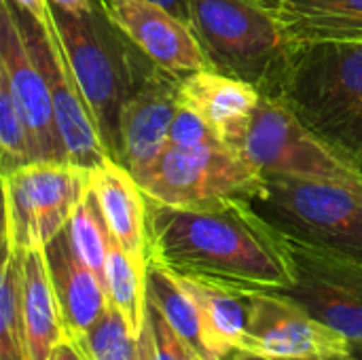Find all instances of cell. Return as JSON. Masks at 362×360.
Here are the masks:
<instances>
[{
	"label": "cell",
	"instance_id": "obj_30",
	"mask_svg": "<svg viewBox=\"0 0 362 360\" xmlns=\"http://www.w3.org/2000/svg\"><path fill=\"white\" fill-rule=\"evenodd\" d=\"M47 360H89L87 354L76 346V342H72L70 337L62 339L49 354Z\"/></svg>",
	"mask_w": 362,
	"mask_h": 360
},
{
	"label": "cell",
	"instance_id": "obj_20",
	"mask_svg": "<svg viewBox=\"0 0 362 360\" xmlns=\"http://www.w3.org/2000/svg\"><path fill=\"white\" fill-rule=\"evenodd\" d=\"M176 278L199 308L214 360H238L248 354V297L210 282Z\"/></svg>",
	"mask_w": 362,
	"mask_h": 360
},
{
	"label": "cell",
	"instance_id": "obj_23",
	"mask_svg": "<svg viewBox=\"0 0 362 360\" xmlns=\"http://www.w3.org/2000/svg\"><path fill=\"white\" fill-rule=\"evenodd\" d=\"M0 360H30L21 312V252L2 246L0 269Z\"/></svg>",
	"mask_w": 362,
	"mask_h": 360
},
{
	"label": "cell",
	"instance_id": "obj_2",
	"mask_svg": "<svg viewBox=\"0 0 362 360\" xmlns=\"http://www.w3.org/2000/svg\"><path fill=\"white\" fill-rule=\"evenodd\" d=\"M51 17L106 153L119 161L123 104L157 64L112 23L98 0L78 13L51 4Z\"/></svg>",
	"mask_w": 362,
	"mask_h": 360
},
{
	"label": "cell",
	"instance_id": "obj_21",
	"mask_svg": "<svg viewBox=\"0 0 362 360\" xmlns=\"http://www.w3.org/2000/svg\"><path fill=\"white\" fill-rule=\"evenodd\" d=\"M146 301L153 303L172 329L206 360H214L197 303L180 280L157 263L146 267Z\"/></svg>",
	"mask_w": 362,
	"mask_h": 360
},
{
	"label": "cell",
	"instance_id": "obj_34",
	"mask_svg": "<svg viewBox=\"0 0 362 360\" xmlns=\"http://www.w3.org/2000/svg\"><path fill=\"white\" fill-rule=\"evenodd\" d=\"M301 360H362L356 352H333V354H325V356H316V359H301Z\"/></svg>",
	"mask_w": 362,
	"mask_h": 360
},
{
	"label": "cell",
	"instance_id": "obj_29",
	"mask_svg": "<svg viewBox=\"0 0 362 360\" xmlns=\"http://www.w3.org/2000/svg\"><path fill=\"white\" fill-rule=\"evenodd\" d=\"M15 6L32 15L40 25H47L51 19V0H11Z\"/></svg>",
	"mask_w": 362,
	"mask_h": 360
},
{
	"label": "cell",
	"instance_id": "obj_11",
	"mask_svg": "<svg viewBox=\"0 0 362 360\" xmlns=\"http://www.w3.org/2000/svg\"><path fill=\"white\" fill-rule=\"evenodd\" d=\"M248 297V354L274 360L316 359L350 352L352 342L320 323L301 303L278 291L244 293Z\"/></svg>",
	"mask_w": 362,
	"mask_h": 360
},
{
	"label": "cell",
	"instance_id": "obj_12",
	"mask_svg": "<svg viewBox=\"0 0 362 360\" xmlns=\"http://www.w3.org/2000/svg\"><path fill=\"white\" fill-rule=\"evenodd\" d=\"M0 6V74L6 79L28 125L34 161H66L51 91L23 38L17 8L11 0H2Z\"/></svg>",
	"mask_w": 362,
	"mask_h": 360
},
{
	"label": "cell",
	"instance_id": "obj_4",
	"mask_svg": "<svg viewBox=\"0 0 362 360\" xmlns=\"http://www.w3.org/2000/svg\"><path fill=\"white\" fill-rule=\"evenodd\" d=\"M189 25L210 70L278 98L293 45L265 6L252 0H189Z\"/></svg>",
	"mask_w": 362,
	"mask_h": 360
},
{
	"label": "cell",
	"instance_id": "obj_33",
	"mask_svg": "<svg viewBox=\"0 0 362 360\" xmlns=\"http://www.w3.org/2000/svg\"><path fill=\"white\" fill-rule=\"evenodd\" d=\"M51 4L64 8V11H72V13H78V11H87L95 4V0H51Z\"/></svg>",
	"mask_w": 362,
	"mask_h": 360
},
{
	"label": "cell",
	"instance_id": "obj_14",
	"mask_svg": "<svg viewBox=\"0 0 362 360\" xmlns=\"http://www.w3.org/2000/svg\"><path fill=\"white\" fill-rule=\"evenodd\" d=\"M182 79L155 66L121 110V157L132 174L153 163L170 142V127L180 106Z\"/></svg>",
	"mask_w": 362,
	"mask_h": 360
},
{
	"label": "cell",
	"instance_id": "obj_37",
	"mask_svg": "<svg viewBox=\"0 0 362 360\" xmlns=\"http://www.w3.org/2000/svg\"><path fill=\"white\" fill-rule=\"evenodd\" d=\"M352 352H356L358 356H362V344H354L352 346Z\"/></svg>",
	"mask_w": 362,
	"mask_h": 360
},
{
	"label": "cell",
	"instance_id": "obj_19",
	"mask_svg": "<svg viewBox=\"0 0 362 360\" xmlns=\"http://www.w3.org/2000/svg\"><path fill=\"white\" fill-rule=\"evenodd\" d=\"M21 312L28 359L47 360L51 350L66 339V331L49 278L45 246L21 252Z\"/></svg>",
	"mask_w": 362,
	"mask_h": 360
},
{
	"label": "cell",
	"instance_id": "obj_24",
	"mask_svg": "<svg viewBox=\"0 0 362 360\" xmlns=\"http://www.w3.org/2000/svg\"><path fill=\"white\" fill-rule=\"evenodd\" d=\"M68 236L72 240V246L76 255L83 259L85 265H89L95 276L106 286V261H108V248H110V229L102 216V210L89 189L83 204L76 208L68 223Z\"/></svg>",
	"mask_w": 362,
	"mask_h": 360
},
{
	"label": "cell",
	"instance_id": "obj_36",
	"mask_svg": "<svg viewBox=\"0 0 362 360\" xmlns=\"http://www.w3.org/2000/svg\"><path fill=\"white\" fill-rule=\"evenodd\" d=\"M252 2H257V4H261V6H265V8H269L274 0H252Z\"/></svg>",
	"mask_w": 362,
	"mask_h": 360
},
{
	"label": "cell",
	"instance_id": "obj_28",
	"mask_svg": "<svg viewBox=\"0 0 362 360\" xmlns=\"http://www.w3.org/2000/svg\"><path fill=\"white\" fill-rule=\"evenodd\" d=\"M221 142L216 138V134L212 132V127L204 121V117L193 110L191 106H187L185 102H180L176 117L172 121L170 127V142L174 146H202V144H214Z\"/></svg>",
	"mask_w": 362,
	"mask_h": 360
},
{
	"label": "cell",
	"instance_id": "obj_1",
	"mask_svg": "<svg viewBox=\"0 0 362 360\" xmlns=\"http://www.w3.org/2000/svg\"><path fill=\"white\" fill-rule=\"evenodd\" d=\"M148 202L151 261L174 276L210 282L238 293L286 291L293 282L280 236L250 204L212 210ZM148 261V263H151Z\"/></svg>",
	"mask_w": 362,
	"mask_h": 360
},
{
	"label": "cell",
	"instance_id": "obj_13",
	"mask_svg": "<svg viewBox=\"0 0 362 360\" xmlns=\"http://www.w3.org/2000/svg\"><path fill=\"white\" fill-rule=\"evenodd\" d=\"M112 23L159 68L185 79L208 62L191 25L151 0H98Z\"/></svg>",
	"mask_w": 362,
	"mask_h": 360
},
{
	"label": "cell",
	"instance_id": "obj_17",
	"mask_svg": "<svg viewBox=\"0 0 362 360\" xmlns=\"http://www.w3.org/2000/svg\"><path fill=\"white\" fill-rule=\"evenodd\" d=\"M261 98L257 87L210 68L197 70L180 83V102L197 110L216 138L238 153Z\"/></svg>",
	"mask_w": 362,
	"mask_h": 360
},
{
	"label": "cell",
	"instance_id": "obj_35",
	"mask_svg": "<svg viewBox=\"0 0 362 360\" xmlns=\"http://www.w3.org/2000/svg\"><path fill=\"white\" fill-rule=\"evenodd\" d=\"M238 360H274L267 359V356H259V354H242Z\"/></svg>",
	"mask_w": 362,
	"mask_h": 360
},
{
	"label": "cell",
	"instance_id": "obj_6",
	"mask_svg": "<svg viewBox=\"0 0 362 360\" xmlns=\"http://www.w3.org/2000/svg\"><path fill=\"white\" fill-rule=\"evenodd\" d=\"M134 176L151 202L191 210L250 204L263 189V174L223 142L168 144L153 163Z\"/></svg>",
	"mask_w": 362,
	"mask_h": 360
},
{
	"label": "cell",
	"instance_id": "obj_5",
	"mask_svg": "<svg viewBox=\"0 0 362 360\" xmlns=\"http://www.w3.org/2000/svg\"><path fill=\"white\" fill-rule=\"evenodd\" d=\"M250 208L284 238L362 259V187L267 174Z\"/></svg>",
	"mask_w": 362,
	"mask_h": 360
},
{
	"label": "cell",
	"instance_id": "obj_10",
	"mask_svg": "<svg viewBox=\"0 0 362 360\" xmlns=\"http://www.w3.org/2000/svg\"><path fill=\"white\" fill-rule=\"evenodd\" d=\"M15 8L23 38L34 59L38 62L51 91L55 123L62 138L66 161L85 170L100 166L108 157V153L102 142L95 119L89 110V104L72 74L68 55L53 25V17L49 19L47 25H40L25 11H21L19 6Z\"/></svg>",
	"mask_w": 362,
	"mask_h": 360
},
{
	"label": "cell",
	"instance_id": "obj_3",
	"mask_svg": "<svg viewBox=\"0 0 362 360\" xmlns=\"http://www.w3.org/2000/svg\"><path fill=\"white\" fill-rule=\"evenodd\" d=\"M276 100L362 170V42L293 47Z\"/></svg>",
	"mask_w": 362,
	"mask_h": 360
},
{
	"label": "cell",
	"instance_id": "obj_26",
	"mask_svg": "<svg viewBox=\"0 0 362 360\" xmlns=\"http://www.w3.org/2000/svg\"><path fill=\"white\" fill-rule=\"evenodd\" d=\"M28 163H34L30 132L6 79L0 74V174H8Z\"/></svg>",
	"mask_w": 362,
	"mask_h": 360
},
{
	"label": "cell",
	"instance_id": "obj_25",
	"mask_svg": "<svg viewBox=\"0 0 362 360\" xmlns=\"http://www.w3.org/2000/svg\"><path fill=\"white\" fill-rule=\"evenodd\" d=\"M72 342L89 360H138V335L112 303L85 337Z\"/></svg>",
	"mask_w": 362,
	"mask_h": 360
},
{
	"label": "cell",
	"instance_id": "obj_16",
	"mask_svg": "<svg viewBox=\"0 0 362 360\" xmlns=\"http://www.w3.org/2000/svg\"><path fill=\"white\" fill-rule=\"evenodd\" d=\"M45 259L66 337L81 339L102 318L110 303L106 286L76 255L68 229L45 244Z\"/></svg>",
	"mask_w": 362,
	"mask_h": 360
},
{
	"label": "cell",
	"instance_id": "obj_32",
	"mask_svg": "<svg viewBox=\"0 0 362 360\" xmlns=\"http://www.w3.org/2000/svg\"><path fill=\"white\" fill-rule=\"evenodd\" d=\"M151 2L165 6L168 11H172L174 15H178L180 19H185L189 23V0H151Z\"/></svg>",
	"mask_w": 362,
	"mask_h": 360
},
{
	"label": "cell",
	"instance_id": "obj_9",
	"mask_svg": "<svg viewBox=\"0 0 362 360\" xmlns=\"http://www.w3.org/2000/svg\"><path fill=\"white\" fill-rule=\"evenodd\" d=\"M280 236V233H278ZM293 282L278 291L320 323L362 344V259L280 236Z\"/></svg>",
	"mask_w": 362,
	"mask_h": 360
},
{
	"label": "cell",
	"instance_id": "obj_15",
	"mask_svg": "<svg viewBox=\"0 0 362 360\" xmlns=\"http://www.w3.org/2000/svg\"><path fill=\"white\" fill-rule=\"evenodd\" d=\"M89 189L102 210L112 238L146 274L148 255V202L136 176L117 159L106 157L89 170Z\"/></svg>",
	"mask_w": 362,
	"mask_h": 360
},
{
	"label": "cell",
	"instance_id": "obj_18",
	"mask_svg": "<svg viewBox=\"0 0 362 360\" xmlns=\"http://www.w3.org/2000/svg\"><path fill=\"white\" fill-rule=\"evenodd\" d=\"M267 11L293 47L362 42V0H274Z\"/></svg>",
	"mask_w": 362,
	"mask_h": 360
},
{
	"label": "cell",
	"instance_id": "obj_22",
	"mask_svg": "<svg viewBox=\"0 0 362 360\" xmlns=\"http://www.w3.org/2000/svg\"><path fill=\"white\" fill-rule=\"evenodd\" d=\"M106 293L108 301L125 316L127 325L138 335L146 316V274L112 238V233L106 261Z\"/></svg>",
	"mask_w": 362,
	"mask_h": 360
},
{
	"label": "cell",
	"instance_id": "obj_27",
	"mask_svg": "<svg viewBox=\"0 0 362 360\" xmlns=\"http://www.w3.org/2000/svg\"><path fill=\"white\" fill-rule=\"evenodd\" d=\"M146 323L153 333L157 360H206L199 352H195L161 316V312L146 301Z\"/></svg>",
	"mask_w": 362,
	"mask_h": 360
},
{
	"label": "cell",
	"instance_id": "obj_8",
	"mask_svg": "<svg viewBox=\"0 0 362 360\" xmlns=\"http://www.w3.org/2000/svg\"><path fill=\"white\" fill-rule=\"evenodd\" d=\"M240 155L263 176L288 174L362 187V170L312 134L280 100L263 95Z\"/></svg>",
	"mask_w": 362,
	"mask_h": 360
},
{
	"label": "cell",
	"instance_id": "obj_7",
	"mask_svg": "<svg viewBox=\"0 0 362 360\" xmlns=\"http://www.w3.org/2000/svg\"><path fill=\"white\" fill-rule=\"evenodd\" d=\"M89 193V170L68 161H34L2 174V246L28 250L62 233Z\"/></svg>",
	"mask_w": 362,
	"mask_h": 360
},
{
	"label": "cell",
	"instance_id": "obj_31",
	"mask_svg": "<svg viewBox=\"0 0 362 360\" xmlns=\"http://www.w3.org/2000/svg\"><path fill=\"white\" fill-rule=\"evenodd\" d=\"M138 360H157L155 342H153V333L146 323V316H144V325L138 333Z\"/></svg>",
	"mask_w": 362,
	"mask_h": 360
}]
</instances>
